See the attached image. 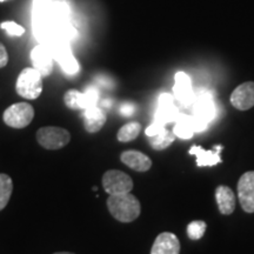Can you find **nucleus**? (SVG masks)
Segmentation results:
<instances>
[{
    "label": "nucleus",
    "instance_id": "obj_16",
    "mask_svg": "<svg viewBox=\"0 0 254 254\" xmlns=\"http://www.w3.org/2000/svg\"><path fill=\"white\" fill-rule=\"evenodd\" d=\"M82 119H84L85 129L88 133H97L104 127L107 117L103 109L94 105V106H90L84 110Z\"/></svg>",
    "mask_w": 254,
    "mask_h": 254
},
{
    "label": "nucleus",
    "instance_id": "obj_17",
    "mask_svg": "<svg viewBox=\"0 0 254 254\" xmlns=\"http://www.w3.org/2000/svg\"><path fill=\"white\" fill-rule=\"evenodd\" d=\"M120 160L126 165L127 167L132 168L136 172H147L152 167V160L142 152L129 150L125 151L120 154Z\"/></svg>",
    "mask_w": 254,
    "mask_h": 254
},
{
    "label": "nucleus",
    "instance_id": "obj_25",
    "mask_svg": "<svg viewBox=\"0 0 254 254\" xmlns=\"http://www.w3.org/2000/svg\"><path fill=\"white\" fill-rule=\"evenodd\" d=\"M0 28L6 31V33L11 37H20L25 33V28L14 21H4L0 24Z\"/></svg>",
    "mask_w": 254,
    "mask_h": 254
},
{
    "label": "nucleus",
    "instance_id": "obj_21",
    "mask_svg": "<svg viewBox=\"0 0 254 254\" xmlns=\"http://www.w3.org/2000/svg\"><path fill=\"white\" fill-rule=\"evenodd\" d=\"M150 144L151 147L153 150L157 151H163L165 148L170 147L171 145L173 144V141L176 140V134H174L173 131H168L166 127H163V128L159 131L157 134L153 136H150Z\"/></svg>",
    "mask_w": 254,
    "mask_h": 254
},
{
    "label": "nucleus",
    "instance_id": "obj_18",
    "mask_svg": "<svg viewBox=\"0 0 254 254\" xmlns=\"http://www.w3.org/2000/svg\"><path fill=\"white\" fill-rule=\"evenodd\" d=\"M221 150L222 146L220 145L214 146V148L212 151H205L201 146H192L190 150L189 151V153L195 155L196 165H198L199 167L214 166V165L221 163Z\"/></svg>",
    "mask_w": 254,
    "mask_h": 254
},
{
    "label": "nucleus",
    "instance_id": "obj_19",
    "mask_svg": "<svg viewBox=\"0 0 254 254\" xmlns=\"http://www.w3.org/2000/svg\"><path fill=\"white\" fill-rule=\"evenodd\" d=\"M215 200L219 212L224 215H230L236 209V194L228 186L220 185L215 190Z\"/></svg>",
    "mask_w": 254,
    "mask_h": 254
},
{
    "label": "nucleus",
    "instance_id": "obj_27",
    "mask_svg": "<svg viewBox=\"0 0 254 254\" xmlns=\"http://www.w3.org/2000/svg\"><path fill=\"white\" fill-rule=\"evenodd\" d=\"M120 112H122L125 117L132 116L133 112H134V106L132 104H124L120 109Z\"/></svg>",
    "mask_w": 254,
    "mask_h": 254
},
{
    "label": "nucleus",
    "instance_id": "obj_6",
    "mask_svg": "<svg viewBox=\"0 0 254 254\" xmlns=\"http://www.w3.org/2000/svg\"><path fill=\"white\" fill-rule=\"evenodd\" d=\"M177 117V109L173 105L172 98L168 94H163L160 98V105L155 114L154 122L146 128V135L153 136L160 131L163 127H166V124Z\"/></svg>",
    "mask_w": 254,
    "mask_h": 254
},
{
    "label": "nucleus",
    "instance_id": "obj_26",
    "mask_svg": "<svg viewBox=\"0 0 254 254\" xmlns=\"http://www.w3.org/2000/svg\"><path fill=\"white\" fill-rule=\"evenodd\" d=\"M8 63V53L6 51V47L0 43V68L5 67Z\"/></svg>",
    "mask_w": 254,
    "mask_h": 254
},
{
    "label": "nucleus",
    "instance_id": "obj_29",
    "mask_svg": "<svg viewBox=\"0 0 254 254\" xmlns=\"http://www.w3.org/2000/svg\"><path fill=\"white\" fill-rule=\"evenodd\" d=\"M2 1H5V0H0V2H2Z\"/></svg>",
    "mask_w": 254,
    "mask_h": 254
},
{
    "label": "nucleus",
    "instance_id": "obj_2",
    "mask_svg": "<svg viewBox=\"0 0 254 254\" xmlns=\"http://www.w3.org/2000/svg\"><path fill=\"white\" fill-rule=\"evenodd\" d=\"M107 208L111 215L120 222L134 221L141 213L140 201L131 192L110 195Z\"/></svg>",
    "mask_w": 254,
    "mask_h": 254
},
{
    "label": "nucleus",
    "instance_id": "obj_5",
    "mask_svg": "<svg viewBox=\"0 0 254 254\" xmlns=\"http://www.w3.org/2000/svg\"><path fill=\"white\" fill-rule=\"evenodd\" d=\"M34 118L33 106L27 103H17L8 106L2 114L6 125L12 128H24L28 126Z\"/></svg>",
    "mask_w": 254,
    "mask_h": 254
},
{
    "label": "nucleus",
    "instance_id": "obj_4",
    "mask_svg": "<svg viewBox=\"0 0 254 254\" xmlns=\"http://www.w3.org/2000/svg\"><path fill=\"white\" fill-rule=\"evenodd\" d=\"M37 140L46 150H60L71 140V134L63 127L45 126L38 129Z\"/></svg>",
    "mask_w": 254,
    "mask_h": 254
},
{
    "label": "nucleus",
    "instance_id": "obj_20",
    "mask_svg": "<svg viewBox=\"0 0 254 254\" xmlns=\"http://www.w3.org/2000/svg\"><path fill=\"white\" fill-rule=\"evenodd\" d=\"M195 131H198V129H196V125L193 117L185 116V114H182L179 117V120H178L177 125L173 128V133L176 134V136H179L182 139L192 138Z\"/></svg>",
    "mask_w": 254,
    "mask_h": 254
},
{
    "label": "nucleus",
    "instance_id": "obj_28",
    "mask_svg": "<svg viewBox=\"0 0 254 254\" xmlns=\"http://www.w3.org/2000/svg\"><path fill=\"white\" fill-rule=\"evenodd\" d=\"M55 254H74V253H69V252H57Z\"/></svg>",
    "mask_w": 254,
    "mask_h": 254
},
{
    "label": "nucleus",
    "instance_id": "obj_24",
    "mask_svg": "<svg viewBox=\"0 0 254 254\" xmlns=\"http://www.w3.org/2000/svg\"><path fill=\"white\" fill-rule=\"evenodd\" d=\"M206 228H207V225L205 221L194 220L187 225V236L192 240H199L204 237Z\"/></svg>",
    "mask_w": 254,
    "mask_h": 254
},
{
    "label": "nucleus",
    "instance_id": "obj_23",
    "mask_svg": "<svg viewBox=\"0 0 254 254\" xmlns=\"http://www.w3.org/2000/svg\"><path fill=\"white\" fill-rule=\"evenodd\" d=\"M141 131V125L136 122H132L124 125L122 128L118 131V134H117V139L120 142H128L134 140V139L138 138V135L140 134Z\"/></svg>",
    "mask_w": 254,
    "mask_h": 254
},
{
    "label": "nucleus",
    "instance_id": "obj_12",
    "mask_svg": "<svg viewBox=\"0 0 254 254\" xmlns=\"http://www.w3.org/2000/svg\"><path fill=\"white\" fill-rule=\"evenodd\" d=\"M231 104L234 109L247 111L254 106V81H247L236 87L231 94Z\"/></svg>",
    "mask_w": 254,
    "mask_h": 254
},
{
    "label": "nucleus",
    "instance_id": "obj_8",
    "mask_svg": "<svg viewBox=\"0 0 254 254\" xmlns=\"http://www.w3.org/2000/svg\"><path fill=\"white\" fill-rule=\"evenodd\" d=\"M98 97H99V94L94 87L87 88L84 93L77 90H68L64 95V101L68 109L84 111L87 107L97 105Z\"/></svg>",
    "mask_w": 254,
    "mask_h": 254
},
{
    "label": "nucleus",
    "instance_id": "obj_15",
    "mask_svg": "<svg viewBox=\"0 0 254 254\" xmlns=\"http://www.w3.org/2000/svg\"><path fill=\"white\" fill-rule=\"evenodd\" d=\"M151 254H180V241L176 234L163 232L155 238Z\"/></svg>",
    "mask_w": 254,
    "mask_h": 254
},
{
    "label": "nucleus",
    "instance_id": "obj_7",
    "mask_svg": "<svg viewBox=\"0 0 254 254\" xmlns=\"http://www.w3.org/2000/svg\"><path fill=\"white\" fill-rule=\"evenodd\" d=\"M104 190L110 195L128 193L133 189V180L128 174L118 170H110L103 176Z\"/></svg>",
    "mask_w": 254,
    "mask_h": 254
},
{
    "label": "nucleus",
    "instance_id": "obj_1",
    "mask_svg": "<svg viewBox=\"0 0 254 254\" xmlns=\"http://www.w3.org/2000/svg\"><path fill=\"white\" fill-rule=\"evenodd\" d=\"M56 9L57 5L51 0L34 1V34L47 49L58 44H68L75 34L74 28L65 20V12Z\"/></svg>",
    "mask_w": 254,
    "mask_h": 254
},
{
    "label": "nucleus",
    "instance_id": "obj_22",
    "mask_svg": "<svg viewBox=\"0 0 254 254\" xmlns=\"http://www.w3.org/2000/svg\"><path fill=\"white\" fill-rule=\"evenodd\" d=\"M13 190L12 178L5 173H0V211L7 206Z\"/></svg>",
    "mask_w": 254,
    "mask_h": 254
},
{
    "label": "nucleus",
    "instance_id": "obj_9",
    "mask_svg": "<svg viewBox=\"0 0 254 254\" xmlns=\"http://www.w3.org/2000/svg\"><path fill=\"white\" fill-rule=\"evenodd\" d=\"M238 198L246 213H254V171H249L238 182Z\"/></svg>",
    "mask_w": 254,
    "mask_h": 254
},
{
    "label": "nucleus",
    "instance_id": "obj_11",
    "mask_svg": "<svg viewBox=\"0 0 254 254\" xmlns=\"http://www.w3.org/2000/svg\"><path fill=\"white\" fill-rule=\"evenodd\" d=\"M52 53L53 59L59 64L63 71L68 75H73L79 71V64L74 56L72 55V51L69 49L68 44H58L49 49Z\"/></svg>",
    "mask_w": 254,
    "mask_h": 254
},
{
    "label": "nucleus",
    "instance_id": "obj_3",
    "mask_svg": "<svg viewBox=\"0 0 254 254\" xmlns=\"http://www.w3.org/2000/svg\"><path fill=\"white\" fill-rule=\"evenodd\" d=\"M15 91L25 99H37L43 92V75L34 67L24 68L17 78Z\"/></svg>",
    "mask_w": 254,
    "mask_h": 254
},
{
    "label": "nucleus",
    "instance_id": "obj_13",
    "mask_svg": "<svg viewBox=\"0 0 254 254\" xmlns=\"http://www.w3.org/2000/svg\"><path fill=\"white\" fill-rule=\"evenodd\" d=\"M31 62L33 67L44 77H49L53 71V56L46 46L39 45L31 51Z\"/></svg>",
    "mask_w": 254,
    "mask_h": 254
},
{
    "label": "nucleus",
    "instance_id": "obj_14",
    "mask_svg": "<svg viewBox=\"0 0 254 254\" xmlns=\"http://www.w3.org/2000/svg\"><path fill=\"white\" fill-rule=\"evenodd\" d=\"M174 95L177 100L179 101L183 106L189 107L190 105L194 103L195 97L193 93L192 85H190V79L189 75L184 72H178L176 74V85L173 87Z\"/></svg>",
    "mask_w": 254,
    "mask_h": 254
},
{
    "label": "nucleus",
    "instance_id": "obj_10",
    "mask_svg": "<svg viewBox=\"0 0 254 254\" xmlns=\"http://www.w3.org/2000/svg\"><path fill=\"white\" fill-rule=\"evenodd\" d=\"M214 117L215 106L213 100L207 94L200 95L193 109V119L195 122L196 129L202 131L207 126V124L214 119Z\"/></svg>",
    "mask_w": 254,
    "mask_h": 254
}]
</instances>
